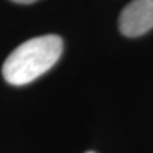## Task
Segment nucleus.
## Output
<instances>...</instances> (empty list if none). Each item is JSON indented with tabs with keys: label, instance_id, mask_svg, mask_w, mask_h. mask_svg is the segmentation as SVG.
<instances>
[{
	"label": "nucleus",
	"instance_id": "1",
	"mask_svg": "<svg viewBox=\"0 0 153 153\" xmlns=\"http://www.w3.org/2000/svg\"><path fill=\"white\" fill-rule=\"evenodd\" d=\"M62 53V40L48 34L20 44L3 64V76L11 85H26L54 67Z\"/></svg>",
	"mask_w": 153,
	"mask_h": 153
},
{
	"label": "nucleus",
	"instance_id": "2",
	"mask_svg": "<svg viewBox=\"0 0 153 153\" xmlns=\"http://www.w3.org/2000/svg\"><path fill=\"white\" fill-rule=\"evenodd\" d=\"M120 33L137 37L153 28V0H133L122 10L119 17Z\"/></svg>",
	"mask_w": 153,
	"mask_h": 153
},
{
	"label": "nucleus",
	"instance_id": "3",
	"mask_svg": "<svg viewBox=\"0 0 153 153\" xmlns=\"http://www.w3.org/2000/svg\"><path fill=\"white\" fill-rule=\"evenodd\" d=\"M13 1L20 3V4H30V3H34V1H37V0H13Z\"/></svg>",
	"mask_w": 153,
	"mask_h": 153
},
{
	"label": "nucleus",
	"instance_id": "4",
	"mask_svg": "<svg viewBox=\"0 0 153 153\" xmlns=\"http://www.w3.org/2000/svg\"><path fill=\"white\" fill-rule=\"evenodd\" d=\"M88 153H94V152H88Z\"/></svg>",
	"mask_w": 153,
	"mask_h": 153
}]
</instances>
